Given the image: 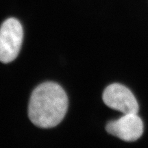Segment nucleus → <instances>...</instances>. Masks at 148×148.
Returning <instances> with one entry per match:
<instances>
[{
  "label": "nucleus",
  "instance_id": "nucleus-1",
  "mask_svg": "<svg viewBox=\"0 0 148 148\" xmlns=\"http://www.w3.org/2000/svg\"><path fill=\"white\" fill-rule=\"evenodd\" d=\"M67 108L68 97L63 88L55 82H45L32 92L28 116L36 126L51 128L62 121Z\"/></svg>",
  "mask_w": 148,
  "mask_h": 148
},
{
  "label": "nucleus",
  "instance_id": "nucleus-2",
  "mask_svg": "<svg viewBox=\"0 0 148 148\" xmlns=\"http://www.w3.org/2000/svg\"><path fill=\"white\" fill-rule=\"evenodd\" d=\"M23 38V27L17 19L10 18L3 22L0 27V62L9 63L17 57Z\"/></svg>",
  "mask_w": 148,
  "mask_h": 148
},
{
  "label": "nucleus",
  "instance_id": "nucleus-4",
  "mask_svg": "<svg viewBox=\"0 0 148 148\" xmlns=\"http://www.w3.org/2000/svg\"><path fill=\"white\" fill-rule=\"evenodd\" d=\"M106 130L109 134L124 141L133 142L143 134V123L137 114H126L108 123Z\"/></svg>",
  "mask_w": 148,
  "mask_h": 148
},
{
  "label": "nucleus",
  "instance_id": "nucleus-3",
  "mask_svg": "<svg viewBox=\"0 0 148 148\" xmlns=\"http://www.w3.org/2000/svg\"><path fill=\"white\" fill-rule=\"evenodd\" d=\"M105 104L123 114H137L138 104L133 93L123 85L112 84L107 86L103 93Z\"/></svg>",
  "mask_w": 148,
  "mask_h": 148
}]
</instances>
